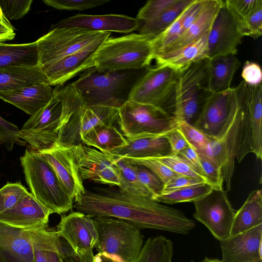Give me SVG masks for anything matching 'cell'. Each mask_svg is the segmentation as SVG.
I'll return each instance as SVG.
<instances>
[{
	"label": "cell",
	"instance_id": "obj_1",
	"mask_svg": "<svg viewBox=\"0 0 262 262\" xmlns=\"http://www.w3.org/2000/svg\"><path fill=\"white\" fill-rule=\"evenodd\" d=\"M73 208L91 217L122 220L140 229L188 234L193 220L180 209L162 204L150 197L135 195L120 188L94 187L75 198Z\"/></svg>",
	"mask_w": 262,
	"mask_h": 262
},
{
	"label": "cell",
	"instance_id": "obj_2",
	"mask_svg": "<svg viewBox=\"0 0 262 262\" xmlns=\"http://www.w3.org/2000/svg\"><path fill=\"white\" fill-rule=\"evenodd\" d=\"M82 104L81 97L71 83L57 86L48 103L31 115L19 130L20 139L35 152L51 148L57 140L60 127Z\"/></svg>",
	"mask_w": 262,
	"mask_h": 262
},
{
	"label": "cell",
	"instance_id": "obj_3",
	"mask_svg": "<svg viewBox=\"0 0 262 262\" xmlns=\"http://www.w3.org/2000/svg\"><path fill=\"white\" fill-rule=\"evenodd\" d=\"M149 68L102 71L93 67L71 84L84 105L119 110L129 100L133 89Z\"/></svg>",
	"mask_w": 262,
	"mask_h": 262
},
{
	"label": "cell",
	"instance_id": "obj_4",
	"mask_svg": "<svg viewBox=\"0 0 262 262\" xmlns=\"http://www.w3.org/2000/svg\"><path fill=\"white\" fill-rule=\"evenodd\" d=\"M208 58L194 62L179 72L176 86L171 130L183 122L192 124L212 94L209 86Z\"/></svg>",
	"mask_w": 262,
	"mask_h": 262
},
{
	"label": "cell",
	"instance_id": "obj_5",
	"mask_svg": "<svg viewBox=\"0 0 262 262\" xmlns=\"http://www.w3.org/2000/svg\"><path fill=\"white\" fill-rule=\"evenodd\" d=\"M243 80L233 88V95L227 118L203 154L213 160L222 169L226 191L231 188L235 160L239 145L244 113L245 89Z\"/></svg>",
	"mask_w": 262,
	"mask_h": 262
},
{
	"label": "cell",
	"instance_id": "obj_6",
	"mask_svg": "<svg viewBox=\"0 0 262 262\" xmlns=\"http://www.w3.org/2000/svg\"><path fill=\"white\" fill-rule=\"evenodd\" d=\"M31 193L52 213L62 214L73 208V199L50 164L37 152L27 149L20 158Z\"/></svg>",
	"mask_w": 262,
	"mask_h": 262
},
{
	"label": "cell",
	"instance_id": "obj_7",
	"mask_svg": "<svg viewBox=\"0 0 262 262\" xmlns=\"http://www.w3.org/2000/svg\"><path fill=\"white\" fill-rule=\"evenodd\" d=\"M94 219L98 232L95 247L96 258L108 262H135L143 246L139 228L122 220L97 216Z\"/></svg>",
	"mask_w": 262,
	"mask_h": 262
},
{
	"label": "cell",
	"instance_id": "obj_8",
	"mask_svg": "<svg viewBox=\"0 0 262 262\" xmlns=\"http://www.w3.org/2000/svg\"><path fill=\"white\" fill-rule=\"evenodd\" d=\"M151 57V40L132 33L107 38L96 50L93 61L102 71L139 69L149 67Z\"/></svg>",
	"mask_w": 262,
	"mask_h": 262
},
{
	"label": "cell",
	"instance_id": "obj_9",
	"mask_svg": "<svg viewBox=\"0 0 262 262\" xmlns=\"http://www.w3.org/2000/svg\"><path fill=\"white\" fill-rule=\"evenodd\" d=\"M110 32H95L73 27L51 28L36 40L38 65L55 61L89 47L101 45Z\"/></svg>",
	"mask_w": 262,
	"mask_h": 262
},
{
	"label": "cell",
	"instance_id": "obj_10",
	"mask_svg": "<svg viewBox=\"0 0 262 262\" xmlns=\"http://www.w3.org/2000/svg\"><path fill=\"white\" fill-rule=\"evenodd\" d=\"M178 76L179 72L168 68L150 67L133 89L129 100L153 106L171 116Z\"/></svg>",
	"mask_w": 262,
	"mask_h": 262
},
{
	"label": "cell",
	"instance_id": "obj_11",
	"mask_svg": "<svg viewBox=\"0 0 262 262\" xmlns=\"http://www.w3.org/2000/svg\"><path fill=\"white\" fill-rule=\"evenodd\" d=\"M171 116L153 106L129 100L118 110L117 122L126 138L142 135L166 134Z\"/></svg>",
	"mask_w": 262,
	"mask_h": 262
},
{
	"label": "cell",
	"instance_id": "obj_12",
	"mask_svg": "<svg viewBox=\"0 0 262 262\" xmlns=\"http://www.w3.org/2000/svg\"><path fill=\"white\" fill-rule=\"evenodd\" d=\"M262 159V85L246 84L244 113L235 159L240 163L249 154Z\"/></svg>",
	"mask_w": 262,
	"mask_h": 262
},
{
	"label": "cell",
	"instance_id": "obj_13",
	"mask_svg": "<svg viewBox=\"0 0 262 262\" xmlns=\"http://www.w3.org/2000/svg\"><path fill=\"white\" fill-rule=\"evenodd\" d=\"M118 118L117 109L82 104L60 127L54 145L71 147L82 143L83 137L94 127L114 125Z\"/></svg>",
	"mask_w": 262,
	"mask_h": 262
},
{
	"label": "cell",
	"instance_id": "obj_14",
	"mask_svg": "<svg viewBox=\"0 0 262 262\" xmlns=\"http://www.w3.org/2000/svg\"><path fill=\"white\" fill-rule=\"evenodd\" d=\"M193 203L194 218L205 225L215 238L220 242L230 237L236 211L226 191L212 190Z\"/></svg>",
	"mask_w": 262,
	"mask_h": 262
},
{
	"label": "cell",
	"instance_id": "obj_15",
	"mask_svg": "<svg viewBox=\"0 0 262 262\" xmlns=\"http://www.w3.org/2000/svg\"><path fill=\"white\" fill-rule=\"evenodd\" d=\"M244 37L237 20L223 1L207 36L208 58L236 55Z\"/></svg>",
	"mask_w": 262,
	"mask_h": 262
},
{
	"label": "cell",
	"instance_id": "obj_16",
	"mask_svg": "<svg viewBox=\"0 0 262 262\" xmlns=\"http://www.w3.org/2000/svg\"><path fill=\"white\" fill-rule=\"evenodd\" d=\"M71 149L82 180L120 186L118 171L103 153L83 143Z\"/></svg>",
	"mask_w": 262,
	"mask_h": 262
},
{
	"label": "cell",
	"instance_id": "obj_17",
	"mask_svg": "<svg viewBox=\"0 0 262 262\" xmlns=\"http://www.w3.org/2000/svg\"><path fill=\"white\" fill-rule=\"evenodd\" d=\"M57 233L64 238L76 254L93 251L98 241L94 219L79 211L61 215Z\"/></svg>",
	"mask_w": 262,
	"mask_h": 262
},
{
	"label": "cell",
	"instance_id": "obj_18",
	"mask_svg": "<svg viewBox=\"0 0 262 262\" xmlns=\"http://www.w3.org/2000/svg\"><path fill=\"white\" fill-rule=\"evenodd\" d=\"M140 25L137 18L124 15L77 14L59 20L51 28L73 27L91 31L128 33L138 29Z\"/></svg>",
	"mask_w": 262,
	"mask_h": 262
},
{
	"label": "cell",
	"instance_id": "obj_19",
	"mask_svg": "<svg viewBox=\"0 0 262 262\" xmlns=\"http://www.w3.org/2000/svg\"><path fill=\"white\" fill-rule=\"evenodd\" d=\"M51 211L28 192L15 206L0 213V222L24 230L48 227Z\"/></svg>",
	"mask_w": 262,
	"mask_h": 262
},
{
	"label": "cell",
	"instance_id": "obj_20",
	"mask_svg": "<svg viewBox=\"0 0 262 262\" xmlns=\"http://www.w3.org/2000/svg\"><path fill=\"white\" fill-rule=\"evenodd\" d=\"M221 262H262V224L220 241Z\"/></svg>",
	"mask_w": 262,
	"mask_h": 262
},
{
	"label": "cell",
	"instance_id": "obj_21",
	"mask_svg": "<svg viewBox=\"0 0 262 262\" xmlns=\"http://www.w3.org/2000/svg\"><path fill=\"white\" fill-rule=\"evenodd\" d=\"M37 152L52 166L61 183L73 199L84 192L85 189L71 147L54 145L51 148Z\"/></svg>",
	"mask_w": 262,
	"mask_h": 262
},
{
	"label": "cell",
	"instance_id": "obj_22",
	"mask_svg": "<svg viewBox=\"0 0 262 262\" xmlns=\"http://www.w3.org/2000/svg\"><path fill=\"white\" fill-rule=\"evenodd\" d=\"M100 45L89 47L78 52L40 66L50 85H62L80 73L94 67L93 58Z\"/></svg>",
	"mask_w": 262,
	"mask_h": 262
},
{
	"label": "cell",
	"instance_id": "obj_23",
	"mask_svg": "<svg viewBox=\"0 0 262 262\" xmlns=\"http://www.w3.org/2000/svg\"><path fill=\"white\" fill-rule=\"evenodd\" d=\"M233 88L212 93L192 124L205 133L215 136L224 124L229 114Z\"/></svg>",
	"mask_w": 262,
	"mask_h": 262
},
{
	"label": "cell",
	"instance_id": "obj_24",
	"mask_svg": "<svg viewBox=\"0 0 262 262\" xmlns=\"http://www.w3.org/2000/svg\"><path fill=\"white\" fill-rule=\"evenodd\" d=\"M0 256L4 262H35L29 230L0 222Z\"/></svg>",
	"mask_w": 262,
	"mask_h": 262
},
{
	"label": "cell",
	"instance_id": "obj_25",
	"mask_svg": "<svg viewBox=\"0 0 262 262\" xmlns=\"http://www.w3.org/2000/svg\"><path fill=\"white\" fill-rule=\"evenodd\" d=\"M54 90L48 83H36L13 91L0 92V98L32 115L48 103Z\"/></svg>",
	"mask_w": 262,
	"mask_h": 262
},
{
	"label": "cell",
	"instance_id": "obj_26",
	"mask_svg": "<svg viewBox=\"0 0 262 262\" xmlns=\"http://www.w3.org/2000/svg\"><path fill=\"white\" fill-rule=\"evenodd\" d=\"M166 134L142 135L126 138V143L111 153L127 158H155L171 154Z\"/></svg>",
	"mask_w": 262,
	"mask_h": 262
},
{
	"label": "cell",
	"instance_id": "obj_27",
	"mask_svg": "<svg viewBox=\"0 0 262 262\" xmlns=\"http://www.w3.org/2000/svg\"><path fill=\"white\" fill-rule=\"evenodd\" d=\"M222 3V0H205L196 20L173 42L153 54L151 58L155 55L171 52L191 44L208 33Z\"/></svg>",
	"mask_w": 262,
	"mask_h": 262
},
{
	"label": "cell",
	"instance_id": "obj_28",
	"mask_svg": "<svg viewBox=\"0 0 262 262\" xmlns=\"http://www.w3.org/2000/svg\"><path fill=\"white\" fill-rule=\"evenodd\" d=\"M208 34L178 50L153 56L155 67L168 68L179 72L194 62L208 58Z\"/></svg>",
	"mask_w": 262,
	"mask_h": 262
},
{
	"label": "cell",
	"instance_id": "obj_29",
	"mask_svg": "<svg viewBox=\"0 0 262 262\" xmlns=\"http://www.w3.org/2000/svg\"><path fill=\"white\" fill-rule=\"evenodd\" d=\"M35 262H63L60 237L49 228L29 230Z\"/></svg>",
	"mask_w": 262,
	"mask_h": 262
},
{
	"label": "cell",
	"instance_id": "obj_30",
	"mask_svg": "<svg viewBox=\"0 0 262 262\" xmlns=\"http://www.w3.org/2000/svg\"><path fill=\"white\" fill-rule=\"evenodd\" d=\"M40 82L49 83L39 65L12 66L0 69V92L13 91Z\"/></svg>",
	"mask_w": 262,
	"mask_h": 262
},
{
	"label": "cell",
	"instance_id": "obj_31",
	"mask_svg": "<svg viewBox=\"0 0 262 262\" xmlns=\"http://www.w3.org/2000/svg\"><path fill=\"white\" fill-rule=\"evenodd\" d=\"M209 86L213 93L223 92L231 88L235 72L241 67L236 55H220L209 59Z\"/></svg>",
	"mask_w": 262,
	"mask_h": 262
},
{
	"label": "cell",
	"instance_id": "obj_32",
	"mask_svg": "<svg viewBox=\"0 0 262 262\" xmlns=\"http://www.w3.org/2000/svg\"><path fill=\"white\" fill-rule=\"evenodd\" d=\"M261 224L262 191L260 189L251 191L243 205L235 212L230 236L246 231Z\"/></svg>",
	"mask_w": 262,
	"mask_h": 262
},
{
	"label": "cell",
	"instance_id": "obj_33",
	"mask_svg": "<svg viewBox=\"0 0 262 262\" xmlns=\"http://www.w3.org/2000/svg\"><path fill=\"white\" fill-rule=\"evenodd\" d=\"M38 65L36 41L23 44L0 43V69L13 66Z\"/></svg>",
	"mask_w": 262,
	"mask_h": 262
},
{
	"label": "cell",
	"instance_id": "obj_34",
	"mask_svg": "<svg viewBox=\"0 0 262 262\" xmlns=\"http://www.w3.org/2000/svg\"><path fill=\"white\" fill-rule=\"evenodd\" d=\"M82 143L99 149L102 152H111L126 143V138L114 125L101 124L94 127L82 139Z\"/></svg>",
	"mask_w": 262,
	"mask_h": 262
},
{
	"label": "cell",
	"instance_id": "obj_35",
	"mask_svg": "<svg viewBox=\"0 0 262 262\" xmlns=\"http://www.w3.org/2000/svg\"><path fill=\"white\" fill-rule=\"evenodd\" d=\"M103 154L118 171L120 181L119 188L133 194L152 197L148 190L139 180L133 164L127 158L108 152Z\"/></svg>",
	"mask_w": 262,
	"mask_h": 262
},
{
	"label": "cell",
	"instance_id": "obj_36",
	"mask_svg": "<svg viewBox=\"0 0 262 262\" xmlns=\"http://www.w3.org/2000/svg\"><path fill=\"white\" fill-rule=\"evenodd\" d=\"M192 0H178L177 2L157 16L141 22L139 34L150 40L165 30L180 15Z\"/></svg>",
	"mask_w": 262,
	"mask_h": 262
},
{
	"label": "cell",
	"instance_id": "obj_37",
	"mask_svg": "<svg viewBox=\"0 0 262 262\" xmlns=\"http://www.w3.org/2000/svg\"><path fill=\"white\" fill-rule=\"evenodd\" d=\"M172 242L163 236L149 237L135 262H172Z\"/></svg>",
	"mask_w": 262,
	"mask_h": 262
},
{
	"label": "cell",
	"instance_id": "obj_38",
	"mask_svg": "<svg viewBox=\"0 0 262 262\" xmlns=\"http://www.w3.org/2000/svg\"><path fill=\"white\" fill-rule=\"evenodd\" d=\"M212 189L207 184L184 187L169 192L162 193L153 200L167 204L194 202L208 194Z\"/></svg>",
	"mask_w": 262,
	"mask_h": 262
},
{
	"label": "cell",
	"instance_id": "obj_39",
	"mask_svg": "<svg viewBox=\"0 0 262 262\" xmlns=\"http://www.w3.org/2000/svg\"><path fill=\"white\" fill-rule=\"evenodd\" d=\"M176 129L181 134L188 146L195 149L198 154L203 153L214 139V136L205 133L187 122L181 123Z\"/></svg>",
	"mask_w": 262,
	"mask_h": 262
},
{
	"label": "cell",
	"instance_id": "obj_40",
	"mask_svg": "<svg viewBox=\"0 0 262 262\" xmlns=\"http://www.w3.org/2000/svg\"><path fill=\"white\" fill-rule=\"evenodd\" d=\"M154 159L159 161L178 174L192 178H201L205 180L208 184L206 178L203 176L184 158L179 154H170Z\"/></svg>",
	"mask_w": 262,
	"mask_h": 262
},
{
	"label": "cell",
	"instance_id": "obj_41",
	"mask_svg": "<svg viewBox=\"0 0 262 262\" xmlns=\"http://www.w3.org/2000/svg\"><path fill=\"white\" fill-rule=\"evenodd\" d=\"M28 192L20 182L7 183L0 189V213L15 206Z\"/></svg>",
	"mask_w": 262,
	"mask_h": 262
},
{
	"label": "cell",
	"instance_id": "obj_42",
	"mask_svg": "<svg viewBox=\"0 0 262 262\" xmlns=\"http://www.w3.org/2000/svg\"><path fill=\"white\" fill-rule=\"evenodd\" d=\"M132 164L139 180L150 192L152 199L161 194L164 183L159 177L145 166Z\"/></svg>",
	"mask_w": 262,
	"mask_h": 262
},
{
	"label": "cell",
	"instance_id": "obj_43",
	"mask_svg": "<svg viewBox=\"0 0 262 262\" xmlns=\"http://www.w3.org/2000/svg\"><path fill=\"white\" fill-rule=\"evenodd\" d=\"M198 154L203 172L212 190L223 189V184L224 180L222 168L206 155Z\"/></svg>",
	"mask_w": 262,
	"mask_h": 262
},
{
	"label": "cell",
	"instance_id": "obj_44",
	"mask_svg": "<svg viewBox=\"0 0 262 262\" xmlns=\"http://www.w3.org/2000/svg\"><path fill=\"white\" fill-rule=\"evenodd\" d=\"M42 2L57 10L81 11L104 5L110 0H42Z\"/></svg>",
	"mask_w": 262,
	"mask_h": 262
},
{
	"label": "cell",
	"instance_id": "obj_45",
	"mask_svg": "<svg viewBox=\"0 0 262 262\" xmlns=\"http://www.w3.org/2000/svg\"><path fill=\"white\" fill-rule=\"evenodd\" d=\"M224 1L238 23L246 19L256 9L262 7L261 0H226Z\"/></svg>",
	"mask_w": 262,
	"mask_h": 262
},
{
	"label": "cell",
	"instance_id": "obj_46",
	"mask_svg": "<svg viewBox=\"0 0 262 262\" xmlns=\"http://www.w3.org/2000/svg\"><path fill=\"white\" fill-rule=\"evenodd\" d=\"M32 0H0V7L6 18L17 20L30 10Z\"/></svg>",
	"mask_w": 262,
	"mask_h": 262
},
{
	"label": "cell",
	"instance_id": "obj_47",
	"mask_svg": "<svg viewBox=\"0 0 262 262\" xmlns=\"http://www.w3.org/2000/svg\"><path fill=\"white\" fill-rule=\"evenodd\" d=\"M178 0H150L139 11L137 15L140 22L151 19L174 5Z\"/></svg>",
	"mask_w": 262,
	"mask_h": 262
},
{
	"label": "cell",
	"instance_id": "obj_48",
	"mask_svg": "<svg viewBox=\"0 0 262 262\" xmlns=\"http://www.w3.org/2000/svg\"><path fill=\"white\" fill-rule=\"evenodd\" d=\"M133 164L147 167L156 174L164 184L178 174L154 158H127Z\"/></svg>",
	"mask_w": 262,
	"mask_h": 262
},
{
	"label": "cell",
	"instance_id": "obj_49",
	"mask_svg": "<svg viewBox=\"0 0 262 262\" xmlns=\"http://www.w3.org/2000/svg\"><path fill=\"white\" fill-rule=\"evenodd\" d=\"M238 24L244 36H249L254 39L259 37L262 34V7Z\"/></svg>",
	"mask_w": 262,
	"mask_h": 262
},
{
	"label": "cell",
	"instance_id": "obj_50",
	"mask_svg": "<svg viewBox=\"0 0 262 262\" xmlns=\"http://www.w3.org/2000/svg\"><path fill=\"white\" fill-rule=\"evenodd\" d=\"M19 130L17 126L0 116V144H3L8 151L13 149L14 144L20 139Z\"/></svg>",
	"mask_w": 262,
	"mask_h": 262
},
{
	"label": "cell",
	"instance_id": "obj_51",
	"mask_svg": "<svg viewBox=\"0 0 262 262\" xmlns=\"http://www.w3.org/2000/svg\"><path fill=\"white\" fill-rule=\"evenodd\" d=\"M203 184L207 183L202 179L179 175L173 177L164 184L162 193L169 192L187 186Z\"/></svg>",
	"mask_w": 262,
	"mask_h": 262
},
{
	"label": "cell",
	"instance_id": "obj_52",
	"mask_svg": "<svg viewBox=\"0 0 262 262\" xmlns=\"http://www.w3.org/2000/svg\"><path fill=\"white\" fill-rule=\"evenodd\" d=\"M241 76L245 83L255 86L261 84L262 72L260 66L253 61H246L243 66Z\"/></svg>",
	"mask_w": 262,
	"mask_h": 262
},
{
	"label": "cell",
	"instance_id": "obj_53",
	"mask_svg": "<svg viewBox=\"0 0 262 262\" xmlns=\"http://www.w3.org/2000/svg\"><path fill=\"white\" fill-rule=\"evenodd\" d=\"M165 137L168 141L171 154H179L188 146L184 138L177 129L170 130Z\"/></svg>",
	"mask_w": 262,
	"mask_h": 262
},
{
	"label": "cell",
	"instance_id": "obj_54",
	"mask_svg": "<svg viewBox=\"0 0 262 262\" xmlns=\"http://www.w3.org/2000/svg\"><path fill=\"white\" fill-rule=\"evenodd\" d=\"M179 155L184 158L203 176L206 178L203 171L199 155L195 149L188 146L180 152Z\"/></svg>",
	"mask_w": 262,
	"mask_h": 262
},
{
	"label": "cell",
	"instance_id": "obj_55",
	"mask_svg": "<svg viewBox=\"0 0 262 262\" xmlns=\"http://www.w3.org/2000/svg\"><path fill=\"white\" fill-rule=\"evenodd\" d=\"M15 36L14 28L8 22H0V43L12 40Z\"/></svg>",
	"mask_w": 262,
	"mask_h": 262
},
{
	"label": "cell",
	"instance_id": "obj_56",
	"mask_svg": "<svg viewBox=\"0 0 262 262\" xmlns=\"http://www.w3.org/2000/svg\"><path fill=\"white\" fill-rule=\"evenodd\" d=\"M71 252L75 262H98L93 251L76 254L71 249Z\"/></svg>",
	"mask_w": 262,
	"mask_h": 262
},
{
	"label": "cell",
	"instance_id": "obj_57",
	"mask_svg": "<svg viewBox=\"0 0 262 262\" xmlns=\"http://www.w3.org/2000/svg\"><path fill=\"white\" fill-rule=\"evenodd\" d=\"M63 258L64 262H75L72 257L71 250H66L64 248H63Z\"/></svg>",
	"mask_w": 262,
	"mask_h": 262
},
{
	"label": "cell",
	"instance_id": "obj_58",
	"mask_svg": "<svg viewBox=\"0 0 262 262\" xmlns=\"http://www.w3.org/2000/svg\"><path fill=\"white\" fill-rule=\"evenodd\" d=\"M7 18L4 15L0 7V22H8Z\"/></svg>",
	"mask_w": 262,
	"mask_h": 262
},
{
	"label": "cell",
	"instance_id": "obj_59",
	"mask_svg": "<svg viewBox=\"0 0 262 262\" xmlns=\"http://www.w3.org/2000/svg\"><path fill=\"white\" fill-rule=\"evenodd\" d=\"M201 262H221V260L214 258H209L206 257L203 261Z\"/></svg>",
	"mask_w": 262,
	"mask_h": 262
},
{
	"label": "cell",
	"instance_id": "obj_60",
	"mask_svg": "<svg viewBox=\"0 0 262 262\" xmlns=\"http://www.w3.org/2000/svg\"><path fill=\"white\" fill-rule=\"evenodd\" d=\"M0 262H4L1 256H0Z\"/></svg>",
	"mask_w": 262,
	"mask_h": 262
},
{
	"label": "cell",
	"instance_id": "obj_61",
	"mask_svg": "<svg viewBox=\"0 0 262 262\" xmlns=\"http://www.w3.org/2000/svg\"><path fill=\"white\" fill-rule=\"evenodd\" d=\"M63 262H64V260H63Z\"/></svg>",
	"mask_w": 262,
	"mask_h": 262
}]
</instances>
